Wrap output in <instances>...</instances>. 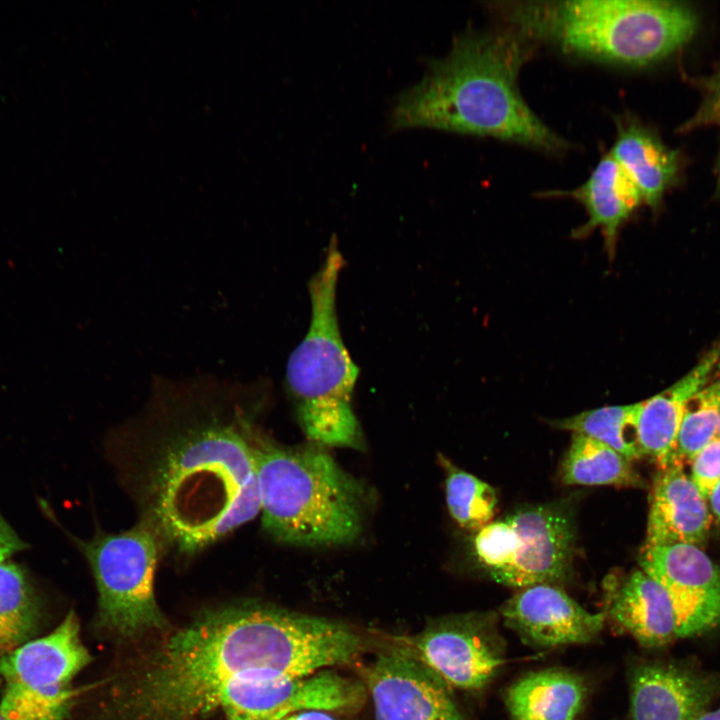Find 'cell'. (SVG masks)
<instances>
[{
	"label": "cell",
	"mask_w": 720,
	"mask_h": 720,
	"mask_svg": "<svg viewBox=\"0 0 720 720\" xmlns=\"http://www.w3.org/2000/svg\"><path fill=\"white\" fill-rule=\"evenodd\" d=\"M361 646L325 617L252 600L210 607L110 679L100 720H200L239 683L307 676Z\"/></svg>",
	"instance_id": "2"
},
{
	"label": "cell",
	"mask_w": 720,
	"mask_h": 720,
	"mask_svg": "<svg viewBox=\"0 0 720 720\" xmlns=\"http://www.w3.org/2000/svg\"><path fill=\"white\" fill-rule=\"evenodd\" d=\"M77 543L95 580L100 630L116 640H136L167 627L154 591L157 562L164 551L150 528L138 522L131 529L98 532Z\"/></svg>",
	"instance_id": "7"
},
{
	"label": "cell",
	"mask_w": 720,
	"mask_h": 720,
	"mask_svg": "<svg viewBox=\"0 0 720 720\" xmlns=\"http://www.w3.org/2000/svg\"><path fill=\"white\" fill-rule=\"evenodd\" d=\"M445 686L404 652L379 654L367 671L376 720H463Z\"/></svg>",
	"instance_id": "13"
},
{
	"label": "cell",
	"mask_w": 720,
	"mask_h": 720,
	"mask_svg": "<svg viewBox=\"0 0 720 720\" xmlns=\"http://www.w3.org/2000/svg\"><path fill=\"white\" fill-rule=\"evenodd\" d=\"M586 697L583 679L562 669L527 674L513 683L505 695L514 720H574Z\"/></svg>",
	"instance_id": "21"
},
{
	"label": "cell",
	"mask_w": 720,
	"mask_h": 720,
	"mask_svg": "<svg viewBox=\"0 0 720 720\" xmlns=\"http://www.w3.org/2000/svg\"><path fill=\"white\" fill-rule=\"evenodd\" d=\"M91 661L69 611L49 634L33 638L0 657L3 720H67L76 690L74 677Z\"/></svg>",
	"instance_id": "9"
},
{
	"label": "cell",
	"mask_w": 720,
	"mask_h": 720,
	"mask_svg": "<svg viewBox=\"0 0 720 720\" xmlns=\"http://www.w3.org/2000/svg\"><path fill=\"white\" fill-rule=\"evenodd\" d=\"M529 40L512 28L458 34L448 53L430 59L423 77L396 98L390 128L437 129L547 152L565 150L567 141L534 113L518 86L532 53Z\"/></svg>",
	"instance_id": "3"
},
{
	"label": "cell",
	"mask_w": 720,
	"mask_h": 720,
	"mask_svg": "<svg viewBox=\"0 0 720 720\" xmlns=\"http://www.w3.org/2000/svg\"><path fill=\"white\" fill-rule=\"evenodd\" d=\"M698 720H720V707L705 712Z\"/></svg>",
	"instance_id": "32"
},
{
	"label": "cell",
	"mask_w": 720,
	"mask_h": 720,
	"mask_svg": "<svg viewBox=\"0 0 720 720\" xmlns=\"http://www.w3.org/2000/svg\"><path fill=\"white\" fill-rule=\"evenodd\" d=\"M703 97L694 114L679 128V132L720 125V66L703 85Z\"/></svg>",
	"instance_id": "28"
},
{
	"label": "cell",
	"mask_w": 720,
	"mask_h": 720,
	"mask_svg": "<svg viewBox=\"0 0 720 720\" xmlns=\"http://www.w3.org/2000/svg\"><path fill=\"white\" fill-rule=\"evenodd\" d=\"M507 627L526 643L544 648L585 644L603 630L606 615L583 608L553 584L521 589L500 608Z\"/></svg>",
	"instance_id": "14"
},
{
	"label": "cell",
	"mask_w": 720,
	"mask_h": 720,
	"mask_svg": "<svg viewBox=\"0 0 720 720\" xmlns=\"http://www.w3.org/2000/svg\"><path fill=\"white\" fill-rule=\"evenodd\" d=\"M718 435L720 436V422H719V427H718Z\"/></svg>",
	"instance_id": "33"
},
{
	"label": "cell",
	"mask_w": 720,
	"mask_h": 720,
	"mask_svg": "<svg viewBox=\"0 0 720 720\" xmlns=\"http://www.w3.org/2000/svg\"><path fill=\"white\" fill-rule=\"evenodd\" d=\"M638 407L639 402L604 406L554 420L551 424L603 442L633 460L642 456L635 429Z\"/></svg>",
	"instance_id": "24"
},
{
	"label": "cell",
	"mask_w": 720,
	"mask_h": 720,
	"mask_svg": "<svg viewBox=\"0 0 720 720\" xmlns=\"http://www.w3.org/2000/svg\"><path fill=\"white\" fill-rule=\"evenodd\" d=\"M545 195L567 196L579 202L585 208L587 220L573 231L574 237L584 238L599 229L609 258L615 255L621 227L643 202L637 186L609 153L579 187Z\"/></svg>",
	"instance_id": "18"
},
{
	"label": "cell",
	"mask_w": 720,
	"mask_h": 720,
	"mask_svg": "<svg viewBox=\"0 0 720 720\" xmlns=\"http://www.w3.org/2000/svg\"><path fill=\"white\" fill-rule=\"evenodd\" d=\"M720 422V377L709 381L688 401L675 449V464L692 460L717 434Z\"/></svg>",
	"instance_id": "26"
},
{
	"label": "cell",
	"mask_w": 720,
	"mask_h": 720,
	"mask_svg": "<svg viewBox=\"0 0 720 720\" xmlns=\"http://www.w3.org/2000/svg\"><path fill=\"white\" fill-rule=\"evenodd\" d=\"M0 720H3L1 716H0Z\"/></svg>",
	"instance_id": "35"
},
{
	"label": "cell",
	"mask_w": 720,
	"mask_h": 720,
	"mask_svg": "<svg viewBox=\"0 0 720 720\" xmlns=\"http://www.w3.org/2000/svg\"><path fill=\"white\" fill-rule=\"evenodd\" d=\"M494 618L488 612L440 620L416 636L409 655L445 685L481 689L505 663L493 631Z\"/></svg>",
	"instance_id": "11"
},
{
	"label": "cell",
	"mask_w": 720,
	"mask_h": 720,
	"mask_svg": "<svg viewBox=\"0 0 720 720\" xmlns=\"http://www.w3.org/2000/svg\"><path fill=\"white\" fill-rule=\"evenodd\" d=\"M718 689L715 679L686 666L642 664L631 679L632 720H698Z\"/></svg>",
	"instance_id": "15"
},
{
	"label": "cell",
	"mask_w": 720,
	"mask_h": 720,
	"mask_svg": "<svg viewBox=\"0 0 720 720\" xmlns=\"http://www.w3.org/2000/svg\"><path fill=\"white\" fill-rule=\"evenodd\" d=\"M605 615L647 648L663 647L678 638L667 592L641 568L608 585Z\"/></svg>",
	"instance_id": "19"
},
{
	"label": "cell",
	"mask_w": 720,
	"mask_h": 720,
	"mask_svg": "<svg viewBox=\"0 0 720 720\" xmlns=\"http://www.w3.org/2000/svg\"><path fill=\"white\" fill-rule=\"evenodd\" d=\"M719 187H720V165H719Z\"/></svg>",
	"instance_id": "34"
},
{
	"label": "cell",
	"mask_w": 720,
	"mask_h": 720,
	"mask_svg": "<svg viewBox=\"0 0 720 720\" xmlns=\"http://www.w3.org/2000/svg\"><path fill=\"white\" fill-rule=\"evenodd\" d=\"M631 461L603 442L573 434L561 464V481L566 485L634 486L639 477Z\"/></svg>",
	"instance_id": "23"
},
{
	"label": "cell",
	"mask_w": 720,
	"mask_h": 720,
	"mask_svg": "<svg viewBox=\"0 0 720 720\" xmlns=\"http://www.w3.org/2000/svg\"><path fill=\"white\" fill-rule=\"evenodd\" d=\"M720 364V339L680 380L639 402L635 420L641 454L653 458L665 469L675 464L677 436L689 399L709 381Z\"/></svg>",
	"instance_id": "16"
},
{
	"label": "cell",
	"mask_w": 720,
	"mask_h": 720,
	"mask_svg": "<svg viewBox=\"0 0 720 720\" xmlns=\"http://www.w3.org/2000/svg\"><path fill=\"white\" fill-rule=\"evenodd\" d=\"M256 474L262 526L274 539L322 546L349 543L359 535L362 487L324 450L281 446L261 432Z\"/></svg>",
	"instance_id": "5"
},
{
	"label": "cell",
	"mask_w": 720,
	"mask_h": 720,
	"mask_svg": "<svg viewBox=\"0 0 720 720\" xmlns=\"http://www.w3.org/2000/svg\"><path fill=\"white\" fill-rule=\"evenodd\" d=\"M691 461L690 478L701 495L708 500L720 483V436L717 434Z\"/></svg>",
	"instance_id": "27"
},
{
	"label": "cell",
	"mask_w": 720,
	"mask_h": 720,
	"mask_svg": "<svg viewBox=\"0 0 720 720\" xmlns=\"http://www.w3.org/2000/svg\"><path fill=\"white\" fill-rule=\"evenodd\" d=\"M640 566L667 592L678 638L702 634L720 623V568L699 546H645Z\"/></svg>",
	"instance_id": "12"
},
{
	"label": "cell",
	"mask_w": 720,
	"mask_h": 720,
	"mask_svg": "<svg viewBox=\"0 0 720 720\" xmlns=\"http://www.w3.org/2000/svg\"><path fill=\"white\" fill-rule=\"evenodd\" d=\"M710 509L720 525V483L715 487L708 498Z\"/></svg>",
	"instance_id": "31"
},
{
	"label": "cell",
	"mask_w": 720,
	"mask_h": 720,
	"mask_svg": "<svg viewBox=\"0 0 720 720\" xmlns=\"http://www.w3.org/2000/svg\"><path fill=\"white\" fill-rule=\"evenodd\" d=\"M248 394L208 374L153 376L142 410L113 432L120 480L163 551L192 556L260 512Z\"/></svg>",
	"instance_id": "1"
},
{
	"label": "cell",
	"mask_w": 720,
	"mask_h": 720,
	"mask_svg": "<svg viewBox=\"0 0 720 720\" xmlns=\"http://www.w3.org/2000/svg\"><path fill=\"white\" fill-rule=\"evenodd\" d=\"M282 720H341V719L338 716H336L334 714V712H332V711L311 709V710H303V711L294 713Z\"/></svg>",
	"instance_id": "30"
},
{
	"label": "cell",
	"mask_w": 720,
	"mask_h": 720,
	"mask_svg": "<svg viewBox=\"0 0 720 720\" xmlns=\"http://www.w3.org/2000/svg\"><path fill=\"white\" fill-rule=\"evenodd\" d=\"M710 521L707 500L680 465L662 469L652 490L645 546H699L707 538Z\"/></svg>",
	"instance_id": "17"
},
{
	"label": "cell",
	"mask_w": 720,
	"mask_h": 720,
	"mask_svg": "<svg viewBox=\"0 0 720 720\" xmlns=\"http://www.w3.org/2000/svg\"><path fill=\"white\" fill-rule=\"evenodd\" d=\"M446 503L452 518L462 528L478 531L490 522L497 506L495 489L445 460Z\"/></svg>",
	"instance_id": "25"
},
{
	"label": "cell",
	"mask_w": 720,
	"mask_h": 720,
	"mask_svg": "<svg viewBox=\"0 0 720 720\" xmlns=\"http://www.w3.org/2000/svg\"><path fill=\"white\" fill-rule=\"evenodd\" d=\"M26 547L27 544L0 513V562L10 559L15 553Z\"/></svg>",
	"instance_id": "29"
},
{
	"label": "cell",
	"mask_w": 720,
	"mask_h": 720,
	"mask_svg": "<svg viewBox=\"0 0 720 720\" xmlns=\"http://www.w3.org/2000/svg\"><path fill=\"white\" fill-rule=\"evenodd\" d=\"M344 258L335 235L309 281L308 331L291 353L286 386L305 434L319 445L360 449L363 438L352 408L359 368L341 337L336 292Z\"/></svg>",
	"instance_id": "6"
},
{
	"label": "cell",
	"mask_w": 720,
	"mask_h": 720,
	"mask_svg": "<svg viewBox=\"0 0 720 720\" xmlns=\"http://www.w3.org/2000/svg\"><path fill=\"white\" fill-rule=\"evenodd\" d=\"M364 685L329 669L290 679L247 681L222 698L225 720H282L303 710L344 712L363 704Z\"/></svg>",
	"instance_id": "10"
},
{
	"label": "cell",
	"mask_w": 720,
	"mask_h": 720,
	"mask_svg": "<svg viewBox=\"0 0 720 720\" xmlns=\"http://www.w3.org/2000/svg\"><path fill=\"white\" fill-rule=\"evenodd\" d=\"M40 618V602L25 570L10 559L1 561L0 657L33 639Z\"/></svg>",
	"instance_id": "22"
},
{
	"label": "cell",
	"mask_w": 720,
	"mask_h": 720,
	"mask_svg": "<svg viewBox=\"0 0 720 720\" xmlns=\"http://www.w3.org/2000/svg\"><path fill=\"white\" fill-rule=\"evenodd\" d=\"M512 29L550 40L566 53L644 67L684 47L698 28L696 11L679 1L574 0L510 3Z\"/></svg>",
	"instance_id": "4"
},
{
	"label": "cell",
	"mask_w": 720,
	"mask_h": 720,
	"mask_svg": "<svg viewBox=\"0 0 720 720\" xmlns=\"http://www.w3.org/2000/svg\"><path fill=\"white\" fill-rule=\"evenodd\" d=\"M574 546V521L562 504L520 507L472 539L473 555L488 576L518 589L567 579Z\"/></svg>",
	"instance_id": "8"
},
{
	"label": "cell",
	"mask_w": 720,
	"mask_h": 720,
	"mask_svg": "<svg viewBox=\"0 0 720 720\" xmlns=\"http://www.w3.org/2000/svg\"><path fill=\"white\" fill-rule=\"evenodd\" d=\"M609 154L637 186L643 202L652 208L660 204L679 170L678 153L633 119H617Z\"/></svg>",
	"instance_id": "20"
}]
</instances>
